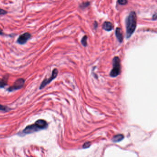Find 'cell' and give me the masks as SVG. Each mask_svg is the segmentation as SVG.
Segmentation results:
<instances>
[{
    "mask_svg": "<svg viewBox=\"0 0 157 157\" xmlns=\"http://www.w3.org/2000/svg\"><path fill=\"white\" fill-rule=\"evenodd\" d=\"M126 36L129 38L134 33L137 26V16L134 11H132L125 19Z\"/></svg>",
    "mask_w": 157,
    "mask_h": 157,
    "instance_id": "1",
    "label": "cell"
},
{
    "mask_svg": "<svg viewBox=\"0 0 157 157\" xmlns=\"http://www.w3.org/2000/svg\"><path fill=\"white\" fill-rule=\"evenodd\" d=\"M48 127L47 122L44 120L40 119L36 121L34 124L29 125L27 126L23 130V133L24 134H29L35 132L39 131L43 129H45Z\"/></svg>",
    "mask_w": 157,
    "mask_h": 157,
    "instance_id": "2",
    "label": "cell"
},
{
    "mask_svg": "<svg viewBox=\"0 0 157 157\" xmlns=\"http://www.w3.org/2000/svg\"><path fill=\"white\" fill-rule=\"evenodd\" d=\"M113 68L110 73V75L111 77L115 78L121 73V66L120 59L117 57H115L112 60Z\"/></svg>",
    "mask_w": 157,
    "mask_h": 157,
    "instance_id": "3",
    "label": "cell"
},
{
    "mask_svg": "<svg viewBox=\"0 0 157 157\" xmlns=\"http://www.w3.org/2000/svg\"><path fill=\"white\" fill-rule=\"evenodd\" d=\"M58 72H58V69H56V68L53 69V70L52 71V75L49 78H45L43 80V81L42 82V83L40 85V89H42L44 88L46 85L49 84V83L50 82H52L53 80L56 78L57 77V76H58Z\"/></svg>",
    "mask_w": 157,
    "mask_h": 157,
    "instance_id": "4",
    "label": "cell"
},
{
    "mask_svg": "<svg viewBox=\"0 0 157 157\" xmlns=\"http://www.w3.org/2000/svg\"><path fill=\"white\" fill-rule=\"evenodd\" d=\"M25 81L23 78L17 79L16 81L14 82L13 85L8 88V90L9 91L12 92L22 88L25 84Z\"/></svg>",
    "mask_w": 157,
    "mask_h": 157,
    "instance_id": "5",
    "label": "cell"
},
{
    "mask_svg": "<svg viewBox=\"0 0 157 157\" xmlns=\"http://www.w3.org/2000/svg\"><path fill=\"white\" fill-rule=\"evenodd\" d=\"M31 35L28 32L24 33L20 35L17 40V42L20 44H24L31 38Z\"/></svg>",
    "mask_w": 157,
    "mask_h": 157,
    "instance_id": "6",
    "label": "cell"
},
{
    "mask_svg": "<svg viewBox=\"0 0 157 157\" xmlns=\"http://www.w3.org/2000/svg\"><path fill=\"white\" fill-rule=\"evenodd\" d=\"M113 24L109 21H105L102 25V28L107 31H110L113 29Z\"/></svg>",
    "mask_w": 157,
    "mask_h": 157,
    "instance_id": "7",
    "label": "cell"
},
{
    "mask_svg": "<svg viewBox=\"0 0 157 157\" xmlns=\"http://www.w3.org/2000/svg\"><path fill=\"white\" fill-rule=\"evenodd\" d=\"M115 35L119 43H122L123 41L124 37L121 29L119 27L116 28L115 30Z\"/></svg>",
    "mask_w": 157,
    "mask_h": 157,
    "instance_id": "8",
    "label": "cell"
},
{
    "mask_svg": "<svg viewBox=\"0 0 157 157\" xmlns=\"http://www.w3.org/2000/svg\"><path fill=\"white\" fill-rule=\"evenodd\" d=\"M8 75H6L3 79L0 80V88H4L7 84V82L8 79Z\"/></svg>",
    "mask_w": 157,
    "mask_h": 157,
    "instance_id": "9",
    "label": "cell"
},
{
    "mask_svg": "<svg viewBox=\"0 0 157 157\" xmlns=\"http://www.w3.org/2000/svg\"><path fill=\"white\" fill-rule=\"evenodd\" d=\"M124 136L123 134H118L115 135L114 137L113 138L112 141L114 142H118L122 141L124 139Z\"/></svg>",
    "mask_w": 157,
    "mask_h": 157,
    "instance_id": "10",
    "label": "cell"
},
{
    "mask_svg": "<svg viewBox=\"0 0 157 157\" xmlns=\"http://www.w3.org/2000/svg\"><path fill=\"white\" fill-rule=\"evenodd\" d=\"M87 39H88V36H84L82 38L81 40L82 45L84 47L87 46Z\"/></svg>",
    "mask_w": 157,
    "mask_h": 157,
    "instance_id": "11",
    "label": "cell"
},
{
    "mask_svg": "<svg viewBox=\"0 0 157 157\" xmlns=\"http://www.w3.org/2000/svg\"><path fill=\"white\" fill-rule=\"evenodd\" d=\"M90 5V3L89 2H83L81 4V5H80V8L84 9L86 7H88Z\"/></svg>",
    "mask_w": 157,
    "mask_h": 157,
    "instance_id": "12",
    "label": "cell"
},
{
    "mask_svg": "<svg viewBox=\"0 0 157 157\" xmlns=\"http://www.w3.org/2000/svg\"><path fill=\"white\" fill-rule=\"evenodd\" d=\"M118 2L121 5H124L128 3V1L126 0H118Z\"/></svg>",
    "mask_w": 157,
    "mask_h": 157,
    "instance_id": "13",
    "label": "cell"
},
{
    "mask_svg": "<svg viewBox=\"0 0 157 157\" xmlns=\"http://www.w3.org/2000/svg\"><path fill=\"white\" fill-rule=\"evenodd\" d=\"M7 110H8V108L6 106L0 104V111H7Z\"/></svg>",
    "mask_w": 157,
    "mask_h": 157,
    "instance_id": "14",
    "label": "cell"
},
{
    "mask_svg": "<svg viewBox=\"0 0 157 157\" xmlns=\"http://www.w3.org/2000/svg\"><path fill=\"white\" fill-rule=\"evenodd\" d=\"M7 13L6 10H3L2 9H0V15H5Z\"/></svg>",
    "mask_w": 157,
    "mask_h": 157,
    "instance_id": "15",
    "label": "cell"
},
{
    "mask_svg": "<svg viewBox=\"0 0 157 157\" xmlns=\"http://www.w3.org/2000/svg\"><path fill=\"white\" fill-rule=\"evenodd\" d=\"M90 143L89 142H88L85 143V144L83 145V147H84V148H87V147H89L90 146Z\"/></svg>",
    "mask_w": 157,
    "mask_h": 157,
    "instance_id": "16",
    "label": "cell"
},
{
    "mask_svg": "<svg viewBox=\"0 0 157 157\" xmlns=\"http://www.w3.org/2000/svg\"><path fill=\"white\" fill-rule=\"evenodd\" d=\"M157 19V13H155L153 14V17H152V20H156Z\"/></svg>",
    "mask_w": 157,
    "mask_h": 157,
    "instance_id": "17",
    "label": "cell"
},
{
    "mask_svg": "<svg viewBox=\"0 0 157 157\" xmlns=\"http://www.w3.org/2000/svg\"><path fill=\"white\" fill-rule=\"evenodd\" d=\"M97 26H98V24H97V23L96 22H95V23H94V26H95V28H97Z\"/></svg>",
    "mask_w": 157,
    "mask_h": 157,
    "instance_id": "18",
    "label": "cell"
},
{
    "mask_svg": "<svg viewBox=\"0 0 157 157\" xmlns=\"http://www.w3.org/2000/svg\"><path fill=\"white\" fill-rule=\"evenodd\" d=\"M4 33H3V31L1 29H0V35H3Z\"/></svg>",
    "mask_w": 157,
    "mask_h": 157,
    "instance_id": "19",
    "label": "cell"
}]
</instances>
